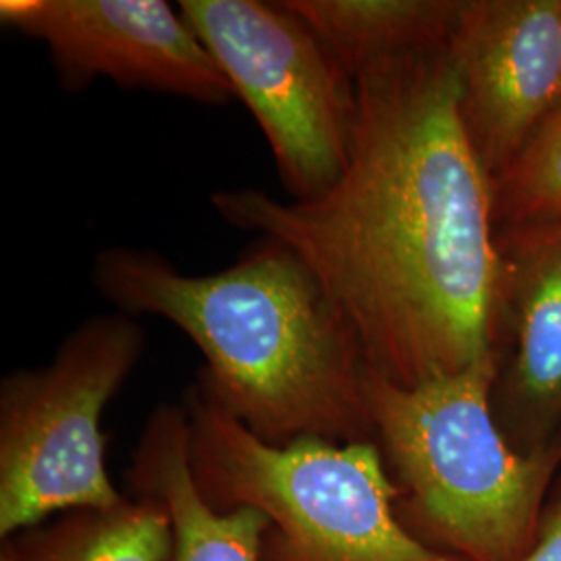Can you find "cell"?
Wrapping results in <instances>:
<instances>
[{"label":"cell","instance_id":"cell-1","mask_svg":"<svg viewBox=\"0 0 561 561\" xmlns=\"http://www.w3.org/2000/svg\"><path fill=\"white\" fill-rule=\"evenodd\" d=\"M354 81L350 159L331 190L289 202L221 190L213 208L294 250L387 381L416 387L495 360L505 261L449 48L381 60Z\"/></svg>","mask_w":561,"mask_h":561},{"label":"cell","instance_id":"cell-2","mask_svg":"<svg viewBox=\"0 0 561 561\" xmlns=\"http://www.w3.org/2000/svg\"><path fill=\"white\" fill-rule=\"evenodd\" d=\"M92 283L129 317H161L201 350L208 391L262 442H373L360 341L321 280L261 238L231 266L190 275L161 254L115 245Z\"/></svg>","mask_w":561,"mask_h":561},{"label":"cell","instance_id":"cell-3","mask_svg":"<svg viewBox=\"0 0 561 561\" xmlns=\"http://www.w3.org/2000/svg\"><path fill=\"white\" fill-rule=\"evenodd\" d=\"M495 360L401 387L368 368L373 442L400 489L398 514L458 561H520L537 541L558 449L522 454L493 416Z\"/></svg>","mask_w":561,"mask_h":561},{"label":"cell","instance_id":"cell-4","mask_svg":"<svg viewBox=\"0 0 561 561\" xmlns=\"http://www.w3.org/2000/svg\"><path fill=\"white\" fill-rule=\"evenodd\" d=\"M187 456L215 510L268 518L264 561H458L400 520V489L375 442H262L196 379L183 398Z\"/></svg>","mask_w":561,"mask_h":561},{"label":"cell","instance_id":"cell-5","mask_svg":"<svg viewBox=\"0 0 561 561\" xmlns=\"http://www.w3.org/2000/svg\"><path fill=\"white\" fill-rule=\"evenodd\" d=\"M146 333L134 317H92L41 368L0 382V539L81 507L127 500L106 470L101 421L134 373Z\"/></svg>","mask_w":561,"mask_h":561},{"label":"cell","instance_id":"cell-6","mask_svg":"<svg viewBox=\"0 0 561 561\" xmlns=\"http://www.w3.org/2000/svg\"><path fill=\"white\" fill-rule=\"evenodd\" d=\"M180 11L259 123L291 201L331 190L350 159L356 81L314 30L287 0H181Z\"/></svg>","mask_w":561,"mask_h":561},{"label":"cell","instance_id":"cell-7","mask_svg":"<svg viewBox=\"0 0 561 561\" xmlns=\"http://www.w3.org/2000/svg\"><path fill=\"white\" fill-rule=\"evenodd\" d=\"M0 20L48 46L69 90L104 78L210 106L236 99L201 36L164 0H2Z\"/></svg>","mask_w":561,"mask_h":561},{"label":"cell","instance_id":"cell-8","mask_svg":"<svg viewBox=\"0 0 561 561\" xmlns=\"http://www.w3.org/2000/svg\"><path fill=\"white\" fill-rule=\"evenodd\" d=\"M447 48L472 144L505 171L561 104V0L461 2Z\"/></svg>","mask_w":561,"mask_h":561},{"label":"cell","instance_id":"cell-9","mask_svg":"<svg viewBox=\"0 0 561 561\" xmlns=\"http://www.w3.org/2000/svg\"><path fill=\"white\" fill-rule=\"evenodd\" d=\"M125 477L134 497L161 503L171 518L173 547L167 561H264L268 518L254 507L221 512L202 497L190 468L183 403L152 410Z\"/></svg>","mask_w":561,"mask_h":561},{"label":"cell","instance_id":"cell-10","mask_svg":"<svg viewBox=\"0 0 561 561\" xmlns=\"http://www.w3.org/2000/svg\"><path fill=\"white\" fill-rule=\"evenodd\" d=\"M507 300L516 354L505 396L522 431L542 437L561 421V221H537L516 240L505 261Z\"/></svg>","mask_w":561,"mask_h":561},{"label":"cell","instance_id":"cell-11","mask_svg":"<svg viewBox=\"0 0 561 561\" xmlns=\"http://www.w3.org/2000/svg\"><path fill=\"white\" fill-rule=\"evenodd\" d=\"M352 80L370 65L449 46L461 2L287 0Z\"/></svg>","mask_w":561,"mask_h":561},{"label":"cell","instance_id":"cell-12","mask_svg":"<svg viewBox=\"0 0 561 561\" xmlns=\"http://www.w3.org/2000/svg\"><path fill=\"white\" fill-rule=\"evenodd\" d=\"M171 518L161 503L134 497L117 507H81L15 533L0 561H167Z\"/></svg>","mask_w":561,"mask_h":561},{"label":"cell","instance_id":"cell-13","mask_svg":"<svg viewBox=\"0 0 561 561\" xmlns=\"http://www.w3.org/2000/svg\"><path fill=\"white\" fill-rule=\"evenodd\" d=\"M503 210L526 221H561V104L510 164Z\"/></svg>","mask_w":561,"mask_h":561},{"label":"cell","instance_id":"cell-14","mask_svg":"<svg viewBox=\"0 0 561 561\" xmlns=\"http://www.w3.org/2000/svg\"><path fill=\"white\" fill-rule=\"evenodd\" d=\"M520 561H561V497L545 516L537 541Z\"/></svg>","mask_w":561,"mask_h":561}]
</instances>
